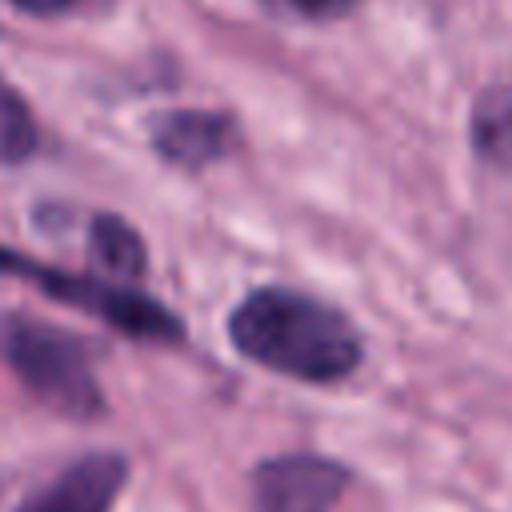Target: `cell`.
<instances>
[{"instance_id": "1", "label": "cell", "mask_w": 512, "mask_h": 512, "mask_svg": "<svg viewBox=\"0 0 512 512\" xmlns=\"http://www.w3.org/2000/svg\"><path fill=\"white\" fill-rule=\"evenodd\" d=\"M224 336L236 356L296 384H340L364 364V332L352 316L292 284L248 288L228 308Z\"/></svg>"}, {"instance_id": "2", "label": "cell", "mask_w": 512, "mask_h": 512, "mask_svg": "<svg viewBox=\"0 0 512 512\" xmlns=\"http://www.w3.org/2000/svg\"><path fill=\"white\" fill-rule=\"evenodd\" d=\"M0 356L12 368L16 384L52 416L72 424H92L108 416V400L92 372V356L76 332L28 312H4Z\"/></svg>"}, {"instance_id": "3", "label": "cell", "mask_w": 512, "mask_h": 512, "mask_svg": "<svg viewBox=\"0 0 512 512\" xmlns=\"http://www.w3.org/2000/svg\"><path fill=\"white\" fill-rule=\"evenodd\" d=\"M0 276L28 284L40 296H52L64 308H76L92 320H100L104 328L120 332L124 340L136 344H160V348H184L188 344V324L152 292H144L140 284H116L96 276L92 268L72 272L60 268L52 260L28 256L20 248L0 244Z\"/></svg>"}, {"instance_id": "4", "label": "cell", "mask_w": 512, "mask_h": 512, "mask_svg": "<svg viewBox=\"0 0 512 512\" xmlns=\"http://www.w3.org/2000/svg\"><path fill=\"white\" fill-rule=\"evenodd\" d=\"M352 484V464L324 452H276L252 464V512H336Z\"/></svg>"}, {"instance_id": "5", "label": "cell", "mask_w": 512, "mask_h": 512, "mask_svg": "<svg viewBox=\"0 0 512 512\" xmlns=\"http://www.w3.org/2000/svg\"><path fill=\"white\" fill-rule=\"evenodd\" d=\"M144 140L160 164L184 176H200L240 152L244 128L228 108L176 104L144 116Z\"/></svg>"}, {"instance_id": "6", "label": "cell", "mask_w": 512, "mask_h": 512, "mask_svg": "<svg viewBox=\"0 0 512 512\" xmlns=\"http://www.w3.org/2000/svg\"><path fill=\"white\" fill-rule=\"evenodd\" d=\"M128 480H132L128 452L92 448L68 460L40 488H32L12 512H112Z\"/></svg>"}, {"instance_id": "7", "label": "cell", "mask_w": 512, "mask_h": 512, "mask_svg": "<svg viewBox=\"0 0 512 512\" xmlns=\"http://www.w3.org/2000/svg\"><path fill=\"white\" fill-rule=\"evenodd\" d=\"M84 248H88V268L104 280L136 284L148 272V244L132 228V220H124L120 212H104V208L92 212Z\"/></svg>"}, {"instance_id": "8", "label": "cell", "mask_w": 512, "mask_h": 512, "mask_svg": "<svg viewBox=\"0 0 512 512\" xmlns=\"http://www.w3.org/2000/svg\"><path fill=\"white\" fill-rule=\"evenodd\" d=\"M468 148L484 168L512 176V80H492L476 92L468 112Z\"/></svg>"}, {"instance_id": "9", "label": "cell", "mask_w": 512, "mask_h": 512, "mask_svg": "<svg viewBox=\"0 0 512 512\" xmlns=\"http://www.w3.org/2000/svg\"><path fill=\"white\" fill-rule=\"evenodd\" d=\"M40 152V120L28 96L0 72V164L16 168Z\"/></svg>"}, {"instance_id": "10", "label": "cell", "mask_w": 512, "mask_h": 512, "mask_svg": "<svg viewBox=\"0 0 512 512\" xmlns=\"http://www.w3.org/2000/svg\"><path fill=\"white\" fill-rule=\"evenodd\" d=\"M268 16L292 20V24H332L352 16L364 0H256Z\"/></svg>"}, {"instance_id": "11", "label": "cell", "mask_w": 512, "mask_h": 512, "mask_svg": "<svg viewBox=\"0 0 512 512\" xmlns=\"http://www.w3.org/2000/svg\"><path fill=\"white\" fill-rule=\"evenodd\" d=\"M12 12L28 16V20H64V16H80V12H92L108 0H4Z\"/></svg>"}]
</instances>
